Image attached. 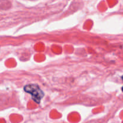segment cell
<instances>
[{"mask_svg":"<svg viewBox=\"0 0 123 123\" xmlns=\"http://www.w3.org/2000/svg\"><path fill=\"white\" fill-rule=\"evenodd\" d=\"M24 90L25 92L30 94L34 101L37 103H40V100L44 96V92L40 88L38 85H27L24 87Z\"/></svg>","mask_w":123,"mask_h":123,"instance_id":"obj_1","label":"cell"}]
</instances>
